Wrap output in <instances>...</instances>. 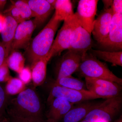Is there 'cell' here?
<instances>
[{
    "instance_id": "obj_19",
    "label": "cell",
    "mask_w": 122,
    "mask_h": 122,
    "mask_svg": "<svg viewBox=\"0 0 122 122\" xmlns=\"http://www.w3.org/2000/svg\"><path fill=\"white\" fill-rule=\"evenodd\" d=\"M54 9L55 18L60 21L72 17L75 13L72 2L70 0H56Z\"/></svg>"
},
{
    "instance_id": "obj_22",
    "label": "cell",
    "mask_w": 122,
    "mask_h": 122,
    "mask_svg": "<svg viewBox=\"0 0 122 122\" xmlns=\"http://www.w3.org/2000/svg\"><path fill=\"white\" fill-rule=\"evenodd\" d=\"M7 63L9 68L19 73L25 67V58L20 52L14 50L9 54Z\"/></svg>"
},
{
    "instance_id": "obj_4",
    "label": "cell",
    "mask_w": 122,
    "mask_h": 122,
    "mask_svg": "<svg viewBox=\"0 0 122 122\" xmlns=\"http://www.w3.org/2000/svg\"><path fill=\"white\" fill-rule=\"evenodd\" d=\"M122 107L121 95L107 99L90 112L83 120L87 122H111L120 113Z\"/></svg>"
},
{
    "instance_id": "obj_37",
    "label": "cell",
    "mask_w": 122,
    "mask_h": 122,
    "mask_svg": "<svg viewBox=\"0 0 122 122\" xmlns=\"http://www.w3.org/2000/svg\"><path fill=\"white\" fill-rule=\"evenodd\" d=\"M116 122H122V116H121V117Z\"/></svg>"
},
{
    "instance_id": "obj_35",
    "label": "cell",
    "mask_w": 122,
    "mask_h": 122,
    "mask_svg": "<svg viewBox=\"0 0 122 122\" xmlns=\"http://www.w3.org/2000/svg\"><path fill=\"white\" fill-rule=\"evenodd\" d=\"M7 2V1L4 0H0V10L3 9Z\"/></svg>"
},
{
    "instance_id": "obj_2",
    "label": "cell",
    "mask_w": 122,
    "mask_h": 122,
    "mask_svg": "<svg viewBox=\"0 0 122 122\" xmlns=\"http://www.w3.org/2000/svg\"><path fill=\"white\" fill-rule=\"evenodd\" d=\"M61 22L55 19L53 14L44 28L30 41L26 49V53L27 58L31 64L48 56Z\"/></svg>"
},
{
    "instance_id": "obj_18",
    "label": "cell",
    "mask_w": 122,
    "mask_h": 122,
    "mask_svg": "<svg viewBox=\"0 0 122 122\" xmlns=\"http://www.w3.org/2000/svg\"><path fill=\"white\" fill-rule=\"evenodd\" d=\"M49 61L47 56L32 64V81L35 87L41 86L45 82L46 78L47 64Z\"/></svg>"
},
{
    "instance_id": "obj_7",
    "label": "cell",
    "mask_w": 122,
    "mask_h": 122,
    "mask_svg": "<svg viewBox=\"0 0 122 122\" xmlns=\"http://www.w3.org/2000/svg\"><path fill=\"white\" fill-rule=\"evenodd\" d=\"M87 90L100 98L107 99L120 95L122 86L118 83L99 79L85 78Z\"/></svg>"
},
{
    "instance_id": "obj_31",
    "label": "cell",
    "mask_w": 122,
    "mask_h": 122,
    "mask_svg": "<svg viewBox=\"0 0 122 122\" xmlns=\"http://www.w3.org/2000/svg\"><path fill=\"white\" fill-rule=\"evenodd\" d=\"M7 57L5 48L2 42L0 41V66L6 61Z\"/></svg>"
},
{
    "instance_id": "obj_12",
    "label": "cell",
    "mask_w": 122,
    "mask_h": 122,
    "mask_svg": "<svg viewBox=\"0 0 122 122\" xmlns=\"http://www.w3.org/2000/svg\"><path fill=\"white\" fill-rule=\"evenodd\" d=\"M37 26L34 19L25 21L18 24L11 45V52L20 49H26L30 43L33 33Z\"/></svg>"
},
{
    "instance_id": "obj_33",
    "label": "cell",
    "mask_w": 122,
    "mask_h": 122,
    "mask_svg": "<svg viewBox=\"0 0 122 122\" xmlns=\"http://www.w3.org/2000/svg\"><path fill=\"white\" fill-rule=\"evenodd\" d=\"M0 122H11L7 114L0 116Z\"/></svg>"
},
{
    "instance_id": "obj_29",
    "label": "cell",
    "mask_w": 122,
    "mask_h": 122,
    "mask_svg": "<svg viewBox=\"0 0 122 122\" xmlns=\"http://www.w3.org/2000/svg\"><path fill=\"white\" fill-rule=\"evenodd\" d=\"M113 14H122V0H114L111 7Z\"/></svg>"
},
{
    "instance_id": "obj_23",
    "label": "cell",
    "mask_w": 122,
    "mask_h": 122,
    "mask_svg": "<svg viewBox=\"0 0 122 122\" xmlns=\"http://www.w3.org/2000/svg\"><path fill=\"white\" fill-rule=\"evenodd\" d=\"M7 82L5 89L9 96L18 95L26 89V85L17 78L11 76Z\"/></svg>"
},
{
    "instance_id": "obj_28",
    "label": "cell",
    "mask_w": 122,
    "mask_h": 122,
    "mask_svg": "<svg viewBox=\"0 0 122 122\" xmlns=\"http://www.w3.org/2000/svg\"><path fill=\"white\" fill-rule=\"evenodd\" d=\"M10 77L9 70L6 61L0 66V83L7 82Z\"/></svg>"
},
{
    "instance_id": "obj_11",
    "label": "cell",
    "mask_w": 122,
    "mask_h": 122,
    "mask_svg": "<svg viewBox=\"0 0 122 122\" xmlns=\"http://www.w3.org/2000/svg\"><path fill=\"white\" fill-rule=\"evenodd\" d=\"M73 16L65 20L61 28L58 30L47 56L50 60L53 57L60 55L64 50L70 49Z\"/></svg>"
},
{
    "instance_id": "obj_14",
    "label": "cell",
    "mask_w": 122,
    "mask_h": 122,
    "mask_svg": "<svg viewBox=\"0 0 122 122\" xmlns=\"http://www.w3.org/2000/svg\"><path fill=\"white\" fill-rule=\"evenodd\" d=\"M74 105L63 99L54 98L49 105V108L46 114V122H61Z\"/></svg>"
},
{
    "instance_id": "obj_32",
    "label": "cell",
    "mask_w": 122,
    "mask_h": 122,
    "mask_svg": "<svg viewBox=\"0 0 122 122\" xmlns=\"http://www.w3.org/2000/svg\"><path fill=\"white\" fill-rule=\"evenodd\" d=\"M103 5L104 9H107L111 8L113 4V0H102Z\"/></svg>"
},
{
    "instance_id": "obj_9",
    "label": "cell",
    "mask_w": 122,
    "mask_h": 122,
    "mask_svg": "<svg viewBox=\"0 0 122 122\" xmlns=\"http://www.w3.org/2000/svg\"><path fill=\"white\" fill-rule=\"evenodd\" d=\"M83 56L68 50L57 62L55 68V80L72 76L76 72Z\"/></svg>"
},
{
    "instance_id": "obj_21",
    "label": "cell",
    "mask_w": 122,
    "mask_h": 122,
    "mask_svg": "<svg viewBox=\"0 0 122 122\" xmlns=\"http://www.w3.org/2000/svg\"><path fill=\"white\" fill-rule=\"evenodd\" d=\"M52 83L53 85L76 90H87L85 82L82 80L75 78L72 75L55 80Z\"/></svg>"
},
{
    "instance_id": "obj_20",
    "label": "cell",
    "mask_w": 122,
    "mask_h": 122,
    "mask_svg": "<svg viewBox=\"0 0 122 122\" xmlns=\"http://www.w3.org/2000/svg\"><path fill=\"white\" fill-rule=\"evenodd\" d=\"M96 58L110 62L113 66H122V51L110 52L104 50H94L91 49L89 51Z\"/></svg>"
},
{
    "instance_id": "obj_3",
    "label": "cell",
    "mask_w": 122,
    "mask_h": 122,
    "mask_svg": "<svg viewBox=\"0 0 122 122\" xmlns=\"http://www.w3.org/2000/svg\"><path fill=\"white\" fill-rule=\"evenodd\" d=\"M76 72L83 77L99 79L122 85V79L114 74L106 64L88 52L83 56Z\"/></svg>"
},
{
    "instance_id": "obj_15",
    "label": "cell",
    "mask_w": 122,
    "mask_h": 122,
    "mask_svg": "<svg viewBox=\"0 0 122 122\" xmlns=\"http://www.w3.org/2000/svg\"><path fill=\"white\" fill-rule=\"evenodd\" d=\"M100 102L85 101L77 103L70 110L63 118L62 122H79L83 120L87 114Z\"/></svg>"
},
{
    "instance_id": "obj_16",
    "label": "cell",
    "mask_w": 122,
    "mask_h": 122,
    "mask_svg": "<svg viewBox=\"0 0 122 122\" xmlns=\"http://www.w3.org/2000/svg\"><path fill=\"white\" fill-rule=\"evenodd\" d=\"M29 5L35 17L37 25L39 26L45 22L54 10L46 0H25Z\"/></svg>"
},
{
    "instance_id": "obj_1",
    "label": "cell",
    "mask_w": 122,
    "mask_h": 122,
    "mask_svg": "<svg viewBox=\"0 0 122 122\" xmlns=\"http://www.w3.org/2000/svg\"><path fill=\"white\" fill-rule=\"evenodd\" d=\"M41 100L36 92L26 88L10 100L6 113L26 119L43 120Z\"/></svg>"
},
{
    "instance_id": "obj_17",
    "label": "cell",
    "mask_w": 122,
    "mask_h": 122,
    "mask_svg": "<svg viewBox=\"0 0 122 122\" xmlns=\"http://www.w3.org/2000/svg\"><path fill=\"white\" fill-rule=\"evenodd\" d=\"M5 17L4 23L1 33L2 39L1 42L5 48L8 57L11 52V45L18 24L8 14H6Z\"/></svg>"
},
{
    "instance_id": "obj_36",
    "label": "cell",
    "mask_w": 122,
    "mask_h": 122,
    "mask_svg": "<svg viewBox=\"0 0 122 122\" xmlns=\"http://www.w3.org/2000/svg\"><path fill=\"white\" fill-rule=\"evenodd\" d=\"M46 0L49 4L54 8L56 2V0Z\"/></svg>"
},
{
    "instance_id": "obj_6",
    "label": "cell",
    "mask_w": 122,
    "mask_h": 122,
    "mask_svg": "<svg viewBox=\"0 0 122 122\" xmlns=\"http://www.w3.org/2000/svg\"><path fill=\"white\" fill-rule=\"evenodd\" d=\"M92 44L91 34L81 26L74 13L69 50L84 55L91 49Z\"/></svg>"
},
{
    "instance_id": "obj_13",
    "label": "cell",
    "mask_w": 122,
    "mask_h": 122,
    "mask_svg": "<svg viewBox=\"0 0 122 122\" xmlns=\"http://www.w3.org/2000/svg\"><path fill=\"white\" fill-rule=\"evenodd\" d=\"M113 15L111 8L104 9L95 20L92 33L98 44L107 37Z\"/></svg>"
},
{
    "instance_id": "obj_8",
    "label": "cell",
    "mask_w": 122,
    "mask_h": 122,
    "mask_svg": "<svg viewBox=\"0 0 122 122\" xmlns=\"http://www.w3.org/2000/svg\"><path fill=\"white\" fill-rule=\"evenodd\" d=\"M104 51L118 52L122 50V14H114L108 35L99 43Z\"/></svg>"
},
{
    "instance_id": "obj_5",
    "label": "cell",
    "mask_w": 122,
    "mask_h": 122,
    "mask_svg": "<svg viewBox=\"0 0 122 122\" xmlns=\"http://www.w3.org/2000/svg\"><path fill=\"white\" fill-rule=\"evenodd\" d=\"M63 99L74 104L100 98L87 90L78 91L53 85L52 83L47 103L48 105L54 98Z\"/></svg>"
},
{
    "instance_id": "obj_27",
    "label": "cell",
    "mask_w": 122,
    "mask_h": 122,
    "mask_svg": "<svg viewBox=\"0 0 122 122\" xmlns=\"http://www.w3.org/2000/svg\"><path fill=\"white\" fill-rule=\"evenodd\" d=\"M18 74L19 78L25 85L29 83L32 80L31 70L28 66L24 67Z\"/></svg>"
},
{
    "instance_id": "obj_34",
    "label": "cell",
    "mask_w": 122,
    "mask_h": 122,
    "mask_svg": "<svg viewBox=\"0 0 122 122\" xmlns=\"http://www.w3.org/2000/svg\"><path fill=\"white\" fill-rule=\"evenodd\" d=\"M5 20V16L0 14V33L1 32L4 25Z\"/></svg>"
},
{
    "instance_id": "obj_26",
    "label": "cell",
    "mask_w": 122,
    "mask_h": 122,
    "mask_svg": "<svg viewBox=\"0 0 122 122\" xmlns=\"http://www.w3.org/2000/svg\"><path fill=\"white\" fill-rule=\"evenodd\" d=\"M5 13L10 15L18 24L25 21L18 10L13 5H12Z\"/></svg>"
},
{
    "instance_id": "obj_38",
    "label": "cell",
    "mask_w": 122,
    "mask_h": 122,
    "mask_svg": "<svg viewBox=\"0 0 122 122\" xmlns=\"http://www.w3.org/2000/svg\"><path fill=\"white\" fill-rule=\"evenodd\" d=\"M86 122V121H85V120H83V121H82V122Z\"/></svg>"
},
{
    "instance_id": "obj_24",
    "label": "cell",
    "mask_w": 122,
    "mask_h": 122,
    "mask_svg": "<svg viewBox=\"0 0 122 122\" xmlns=\"http://www.w3.org/2000/svg\"><path fill=\"white\" fill-rule=\"evenodd\" d=\"M12 5L18 10L25 20H30L31 18L34 17L30 7L25 0L12 1Z\"/></svg>"
},
{
    "instance_id": "obj_30",
    "label": "cell",
    "mask_w": 122,
    "mask_h": 122,
    "mask_svg": "<svg viewBox=\"0 0 122 122\" xmlns=\"http://www.w3.org/2000/svg\"><path fill=\"white\" fill-rule=\"evenodd\" d=\"M7 115L11 122H47L46 120V121L44 120H35L26 119L11 115L8 114H7Z\"/></svg>"
},
{
    "instance_id": "obj_10",
    "label": "cell",
    "mask_w": 122,
    "mask_h": 122,
    "mask_svg": "<svg viewBox=\"0 0 122 122\" xmlns=\"http://www.w3.org/2000/svg\"><path fill=\"white\" fill-rule=\"evenodd\" d=\"M98 1V0H80L75 13L81 26L91 34Z\"/></svg>"
},
{
    "instance_id": "obj_25",
    "label": "cell",
    "mask_w": 122,
    "mask_h": 122,
    "mask_svg": "<svg viewBox=\"0 0 122 122\" xmlns=\"http://www.w3.org/2000/svg\"><path fill=\"white\" fill-rule=\"evenodd\" d=\"M10 100L5 87L0 84V116L7 114L6 110Z\"/></svg>"
}]
</instances>
